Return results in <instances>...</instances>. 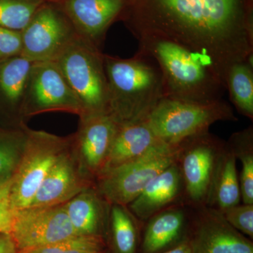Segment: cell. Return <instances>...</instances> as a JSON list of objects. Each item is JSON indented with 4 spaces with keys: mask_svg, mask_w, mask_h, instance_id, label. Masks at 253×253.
<instances>
[{
    "mask_svg": "<svg viewBox=\"0 0 253 253\" xmlns=\"http://www.w3.org/2000/svg\"><path fill=\"white\" fill-rule=\"evenodd\" d=\"M9 234L18 253L45 247L78 235L63 204L13 211Z\"/></svg>",
    "mask_w": 253,
    "mask_h": 253,
    "instance_id": "cell-10",
    "label": "cell"
},
{
    "mask_svg": "<svg viewBox=\"0 0 253 253\" xmlns=\"http://www.w3.org/2000/svg\"><path fill=\"white\" fill-rule=\"evenodd\" d=\"M253 0H126L120 19L207 57L226 86L234 63L253 54Z\"/></svg>",
    "mask_w": 253,
    "mask_h": 253,
    "instance_id": "cell-1",
    "label": "cell"
},
{
    "mask_svg": "<svg viewBox=\"0 0 253 253\" xmlns=\"http://www.w3.org/2000/svg\"><path fill=\"white\" fill-rule=\"evenodd\" d=\"M177 144L160 141L137 159L96 178V188L110 205L127 206L160 173L176 162Z\"/></svg>",
    "mask_w": 253,
    "mask_h": 253,
    "instance_id": "cell-7",
    "label": "cell"
},
{
    "mask_svg": "<svg viewBox=\"0 0 253 253\" xmlns=\"http://www.w3.org/2000/svg\"><path fill=\"white\" fill-rule=\"evenodd\" d=\"M226 146L241 163L239 174L241 201L243 204H253V126L231 134Z\"/></svg>",
    "mask_w": 253,
    "mask_h": 253,
    "instance_id": "cell-23",
    "label": "cell"
},
{
    "mask_svg": "<svg viewBox=\"0 0 253 253\" xmlns=\"http://www.w3.org/2000/svg\"><path fill=\"white\" fill-rule=\"evenodd\" d=\"M86 176L79 163L76 162L71 146L59 156L50 169L29 207L66 204L83 190L91 186Z\"/></svg>",
    "mask_w": 253,
    "mask_h": 253,
    "instance_id": "cell-15",
    "label": "cell"
},
{
    "mask_svg": "<svg viewBox=\"0 0 253 253\" xmlns=\"http://www.w3.org/2000/svg\"><path fill=\"white\" fill-rule=\"evenodd\" d=\"M138 221L126 206L111 205L109 224L116 253H135Z\"/></svg>",
    "mask_w": 253,
    "mask_h": 253,
    "instance_id": "cell-24",
    "label": "cell"
},
{
    "mask_svg": "<svg viewBox=\"0 0 253 253\" xmlns=\"http://www.w3.org/2000/svg\"><path fill=\"white\" fill-rule=\"evenodd\" d=\"M162 253H191V251H190L189 243L187 240H185L173 249L168 250Z\"/></svg>",
    "mask_w": 253,
    "mask_h": 253,
    "instance_id": "cell-33",
    "label": "cell"
},
{
    "mask_svg": "<svg viewBox=\"0 0 253 253\" xmlns=\"http://www.w3.org/2000/svg\"><path fill=\"white\" fill-rule=\"evenodd\" d=\"M1 232H5V231L1 230V229H0V233Z\"/></svg>",
    "mask_w": 253,
    "mask_h": 253,
    "instance_id": "cell-34",
    "label": "cell"
},
{
    "mask_svg": "<svg viewBox=\"0 0 253 253\" xmlns=\"http://www.w3.org/2000/svg\"><path fill=\"white\" fill-rule=\"evenodd\" d=\"M191 208L184 204L174 205L146 220L143 236L142 253H162L186 240Z\"/></svg>",
    "mask_w": 253,
    "mask_h": 253,
    "instance_id": "cell-17",
    "label": "cell"
},
{
    "mask_svg": "<svg viewBox=\"0 0 253 253\" xmlns=\"http://www.w3.org/2000/svg\"><path fill=\"white\" fill-rule=\"evenodd\" d=\"M104 248L102 236L78 235L23 253H103Z\"/></svg>",
    "mask_w": 253,
    "mask_h": 253,
    "instance_id": "cell-27",
    "label": "cell"
},
{
    "mask_svg": "<svg viewBox=\"0 0 253 253\" xmlns=\"http://www.w3.org/2000/svg\"><path fill=\"white\" fill-rule=\"evenodd\" d=\"M21 32V56L31 62L56 61L78 36L59 3L47 0Z\"/></svg>",
    "mask_w": 253,
    "mask_h": 253,
    "instance_id": "cell-9",
    "label": "cell"
},
{
    "mask_svg": "<svg viewBox=\"0 0 253 253\" xmlns=\"http://www.w3.org/2000/svg\"><path fill=\"white\" fill-rule=\"evenodd\" d=\"M0 253H18L12 238L8 232L0 233Z\"/></svg>",
    "mask_w": 253,
    "mask_h": 253,
    "instance_id": "cell-31",
    "label": "cell"
},
{
    "mask_svg": "<svg viewBox=\"0 0 253 253\" xmlns=\"http://www.w3.org/2000/svg\"><path fill=\"white\" fill-rule=\"evenodd\" d=\"M184 182L176 162L160 173L126 207L140 221L163 210L184 204Z\"/></svg>",
    "mask_w": 253,
    "mask_h": 253,
    "instance_id": "cell-16",
    "label": "cell"
},
{
    "mask_svg": "<svg viewBox=\"0 0 253 253\" xmlns=\"http://www.w3.org/2000/svg\"><path fill=\"white\" fill-rule=\"evenodd\" d=\"M22 156L12 175L9 196L11 211L29 207L42 183L59 156L71 148L72 136L61 137L26 127Z\"/></svg>",
    "mask_w": 253,
    "mask_h": 253,
    "instance_id": "cell-6",
    "label": "cell"
},
{
    "mask_svg": "<svg viewBox=\"0 0 253 253\" xmlns=\"http://www.w3.org/2000/svg\"><path fill=\"white\" fill-rule=\"evenodd\" d=\"M104 55L102 51L78 36L55 61L81 103L83 114L109 111Z\"/></svg>",
    "mask_w": 253,
    "mask_h": 253,
    "instance_id": "cell-4",
    "label": "cell"
},
{
    "mask_svg": "<svg viewBox=\"0 0 253 253\" xmlns=\"http://www.w3.org/2000/svg\"><path fill=\"white\" fill-rule=\"evenodd\" d=\"M189 226L191 235L186 240L191 253H253V243L215 208H191Z\"/></svg>",
    "mask_w": 253,
    "mask_h": 253,
    "instance_id": "cell-12",
    "label": "cell"
},
{
    "mask_svg": "<svg viewBox=\"0 0 253 253\" xmlns=\"http://www.w3.org/2000/svg\"><path fill=\"white\" fill-rule=\"evenodd\" d=\"M237 120L232 108L222 99L199 103L165 97L146 121L160 140L176 145L209 130L214 123Z\"/></svg>",
    "mask_w": 253,
    "mask_h": 253,
    "instance_id": "cell-5",
    "label": "cell"
},
{
    "mask_svg": "<svg viewBox=\"0 0 253 253\" xmlns=\"http://www.w3.org/2000/svg\"><path fill=\"white\" fill-rule=\"evenodd\" d=\"M219 211L231 226L253 239V204H239Z\"/></svg>",
    "mask_w": 253,
    "mask_h": 253,
    "instance_id": "cell-28",
    "label": "cell"
},
{
    "mask_svg": "<svg viewBox=\"0 0 253 253\" xmlns=\"http://www.w3.org/2000/svg\"><path fill=\"white\" fill-rule=\"evenodd\" d=\"M26 127L0 130V177L12 176L16 170L26 144Z\"/></svg>",
    "mask_w": 253,
    "mask_h": 253,
    "instance_id": "cell-25",
    "label": "cell"
},
{
    "mask_svg": "<svg viewBox=\"0 0 253 253\" xmlns=\"http://www.w3.org/2000/svg\"><path fill=\"white\" fill-rule=\"evenodd\" d=\"M46 0H0V26L21 31Z\"/></svg>",
    "mask_w": 253,
    "mask_h": 253,
    "instance_id": "cell-26",
    "label": "cell"
},
{
    "mask_svg": "<svg viewBox=\"0 0 253 253\" xmlns=\"http://www.w3.org/2000/svg\"><path fill=\"white\" fill-rule=\"evenodd\" d=\"M226 141L209 130L177 144L176 163L184 182V204L191 208L206 206L218 160Z\"/></svg>",
    "mask_w": 253,
    "mask_h": 253,
    "instance_id": "cell-8",
    "label": "cell"
},
{
    "mask_svg": "<svg viewBox=\"0 0 253 253\" xmlns=\"http://www.w3.org/2000/svg\"><path fill=\"white\" fill-rule=\"evenodd\" d=\"M241 201L236 159L225 143L213 175L206 206L223 211L241 204Z\"/></svg>",
    "mask_w": 253,
    "mask_h": 253,
    "instance_id": "cell-21",
    "label": "cell"
},
{
    "mask_svg": "<svg viewBox=\"0 0 253 253\" xmlns=\"http://www.w3.org/2000/svg\"><path fill=\"white\" fill-rule=\"evenodd\" d=\"M109 86L108 113L118 124L146 121L166 97L162 72L140 51L123 59L104 55Z\"/></svg>",
    "mask_w": 253,
    "mask_h": 253,
    "instance_id": "cell-3",
    "label": "cell"
},
{
    "mask_svg": "<svg viewBox=\"0 0 253 253\" xmlns=\"http://www.w3.org/2000/svg\"><path fill=\"white\" fill-rule=\"evenodd\" d=\"M159 139L146 121L118 124L102 173L131 162L146 154Z\"/></svg>",
    "mask_w": 253,
    "mask_h": 253,
    "instance_id": "cell-19",
    "label": "cell"
},
{
    "mask_svg": "<svg viewBox=\"0 0 253 253\" xmlns=\"http://www.w3.org/2000/svg\"><path fill=\"white\" fill-rule=\"evenodd\" d=\"M80 118L71 148L83 172L96 179L107 161L118 124L108 113H83Z\"/></svg>",
    "mask_w": 253,
    "mask_h": 253,
    "instance_id": "cell-13",
    "label": "cell"
},
{
    "mask_svg": "<svg viewBox=\"0 0 253 253\" xmlns=\"http://www.w3.org/2000/svg\"><path fill=\"white\" fill-rule=\"evenodd\" d=\"M63 207L78 234L102 236L101 232L109 222L111 205L96 187L83 190Z\"/></svg>",
    "mask_w": 253,
    "mask_h": 253,
    "instance_id": "cell-20",
    "label": "cell"
},
{
    "mask_svg": "<svg viewBox=\"0 0 253 253\" xmlns=\"http://www.w3.org/2000/svg\"><path fill=\"white\" fill-rule=\"evenodd\" d=\"M33 63L21 56L0 60V112L19 128L25 126L23 103Z\"/></svg>",
    "mask_w": 253,
    "mask_h": 253,
    "instance_id": "cell-18",
    "label": "cell"
},
{
    "mask_svg": "<svg viewBox=\"0 0 253 253\" xmlns=\"http://www.w3.org/2000/svg\"><path fill=\"white\" fill-rule=\"evenodd\" d=\"M253 54L234 63L226 78V90L231 103L242 116L253 119Z\"/></svg>",
    "mask_w": 253,
    "mask_h": 253,
    "instance_id": "cell-22",
    "label": "cell"
},
{
    "mask_svg": "<svg viewBox=\"0 0 253 253\" xmlns=\"http://www.w3.org/2000/svg\"><path fill=\"white\" fill-rule=\"evenodd\" d=\"M126 0H60L78 36L102 51L106 33L120 19Z\"/></svg>",
    "mask_w": 253,
    "mask_h": 253,
    "instance_id": "cell-14",
    "label": "cell"
},
{
    "mask_svg": "<svg viewBox=\"0 0 253 253\" xmlns=\"http://www.w3.org/2000/svg\"><path fill=\"white\" fill-rule=\"evenodd\" d=\"M139 50L157 63L169 99L211 103L222 99L226 86L211 61L204 55L151 33L136 35Z\"/></svg>",
    "mask_w": 253,
    "mask_h": 253,
    "instance_id": "cell-2",
    "label": "cell"
},
{
    "mask_svg": "<svg viewBox=\"0 0 253 253\" xmlns=\"http://www.w3.org/2000/svg\"><path fill=\"white\" fill-rule=\"evenodd\" d=\"M21 32L0 26V60L21 56Z\"/></svg>",
    "mask_w": 253,
    "mask_h": 253,
    "instance_id": "cell-29",
    "label": "cell"
},
{
    "mask_svg": "<svg viewBox=\"0 0 253 253\" xmlns=\"http://www.w3.org/2000/svg\"><path fill=\"white\" fill-rule=\"evenodd\" d=\"M50 111L81 116V103L55 61L33 62L23 103V117Z\"/></svg>",
    "mask_w": 253,
    "mask_h": 253,
    "instance_id": "cell-11",
    "label": "cell"
},
{
    "mask_svg": "<svg viewBox=\"0 0 253 253\" xmlns=\"http://www.w3.org/2000/svg\"><path fill=\"white\" fill-rule=\"evenodd\" d=\"M12 185V176L0 177V206L9 201Z\"/></svg>",
    "mask_w": 253,
    "mask_h": 253,
    "instance_id": "cell-32",
    "label": "cell"
},
{
    "mask_svg": "<svg viewBox=\"0 0 253 253\" xmlns=\"http://www.w3.org/2000/svg\"><path fill=\"white\" fill-rule=\"evenodd\" d=\"M12 217L13 211L10 208L9 200L0 206V229L9 233Z\"/></svg>",
    "mask_w": 253,
    "mask_h": 253,
    "instance_id": "cell-30",
    "label": "cell"
}]
</instances>
